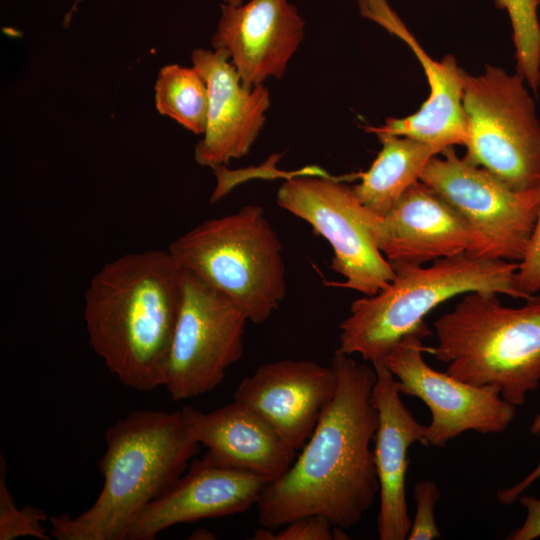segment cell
Wrapping results in <instances>:
<instances>
[{"instance_id":"obj_14","label":"cell","mask_w":540,"mask_h":540,"mask_svg":"<svg viewBox=\"0 0 540 540\" xmlns=\"http://www.w3.org/2000/svg\"><path fill=\"white\" fill-rule=\"evenodd\" d=\"M337 389L334 368L309 360L266 363L244 377L233 401L264 418L295 450L303 447Z\"/></svg>"},{"instance_id":"obj_19","label":"cell","mask_w":540,"mask_h":540,"mask_svg":"<svg viewBox=\"0 0 540 540\" xmlns=\"http://www.w3.org/2000/svg\"><path fill=\"white\" fill-rule=\"evenodd\" d=\"M181 410L193 437L207 448L202 458L210 463L272 481L296 458L297 450L264 418L235 401L207 413L191 406Z\"/></svg>"},{"instance_id":"obj_11","label":"cell","mask_w":540,"mask_h":540,"mask_svg":"<svg viewBox=\"0 0 540 540\" xmlns=\"http://www.w3.org/2000/svg\"><path fill=\"white\" fill-rule=\"evenodd\" d=\"M423 338L418 333L405 336L380 361L394 375L400 394L417 397L429 408L432 419L424 446L444 447L469 430L503 432L515 417V405L495 387L475 386L434 370L423 358L431 349Z\"/></svg>"},{"instance_id":"obj_24","label":"cell","mask_w":540,"mask_h":540,"mask_svg":"<svg viewBox=\"0 0 540 540\" xmlns=\"http://www.w3.org/2000/svg\"><path fill=\"white\" fill-rule=\"evenodd\" d=\"M414 500L416 502V515L412 521L408 540H433L439 538V532L434 516V508L440 499V491L437 485L428 480L418 482L414 488Z\"/></svg>"},{"instance_id":"obj_17","label":"cell","mask_w":540,"mask_h":540,"mask_svg":"<svg viewBox=\"0 0 540 540\" xmlns=\"http://www.w3.org/2000/svg\"><path fill=\"white\" fill-rule=\"evenodd\" d=\"M270 482L251 472L193 460L187 471L143 510L127 540H153L180 523L244 513Z\"/></svg>"},{"instance_id":"obj_7","label":"cell","mask_w":540,"mask_h":540,"mask_svg":"<svg viewBox=\"0 0 540 540\" xmlns=\"http://www.w3.org/2000/svg\"><path fill=\"white\" fill-rule=\"evenodd\" d=\"M525 79L486 65L463 70L468 140L463 157L518 191L540 188V121Z\"/></svg>"},{"instance_id":"obj_20","label":"cell","mask_w":540,"mask_h":540,"mask_svg":"<svg viewBox=\"0 0 540 540\" xmlns=\"http://www.w3.org/2000/svg\"><path fill=\"white\" fill-rule=\"evenodd\" d=\"M378 138L381 150L369 169L358 174L360 182L351 189L361 204L382 217L420 180L430 159L441 152L408 137L378 135Z\"/></svg>"},{"instance_id":"obj_21","label":"cell","mask_w":540,"mask_h":540,"mask_svg":"<svg viewBox=\"0 0 540 540\" xmlns=\"http://www.w3.org/2000/svg\"><path fill=\"white\" fill-rule=\"evenodd\" d=\"M155 105L194 134H204L208 114V90L202 75L194 68L166 65L158 73Z\"/></svg>"},{"instance_id":"obj_6","label":"cell","mask_w":540,"mask_h":540,"mask_svg":"<svg viewBox=\"0 0 540 540\" xmlns=\"http://www.w3.org/2000/svg\"><path fill=\"white\" fill-rule=\"evenodd\" d=\"M168 251L183 270L225 295L253 323L268 320L286 295L282 243L259 205L203 221Z\"/></svg>"},{"instance_id":"obj_29","label":"cell","mask_w":540,"mask_h":540,"mask_svg":"<svg viewBox=\"0 0 540 540\" xmlns=\"http://www.w3.org/2000/svg\"><path fill=\"white\" fill-rule=\"evenodd\" d=\"M257 529L253 534V539L255 540H275V533H273V529L263 527Z\"/></svg>"},{"instance_id":"obj_22","label":"cell","mask_w":540,"mask_h":540,"mask_svg":"<svg viewBox=\"0 0 540 540\" xmlns=\"http://www.w3.org/2000/svg\"><path fill=\"white\" fill-rule=\"evenodd\" d=\"M497 8L508 13L515 47L516 72L528 87L540 88V23L538 0H494Z\"/></svg>"},{"instance_id":"obj_27","label":"cell","mask_w":540,"mask_h":540,"mask_svg":"<svg viewBox=\"0 0 540 540\" xmlns=\"http://www.w3.org/2000/svg\"><path fill=\"white\" fill-rule=\"evenodd\" d=\"M520 504L526 508V518L523 524L513 530L509 540H533L540 537V499L534 496L523 495L518 498Z\"/></svg>"},{"instance_id":"obj_10","label":"cell","mask_w":540,"mask_h":540,"mask_svg":"<svg viewBox=\"0 0 540 540\" xmlns=\"http://www.w3.org/2000/svg\"><path fill=\"white\" fill-rule=\"evenodd\" d=\"M420 181L444 199L487 242L492 257L519 262L538 213L540 188L514 190L447 147L427 163Z\"/></svg>"},{"instance_id":"obj_28","label":"cell","mask_w":540,"mask_h":540,"mask_svg":"<svg viewBox=\"0 0 540 540\" xmlns=\"http://www.w3.org/2000/svg\"><path fill=\"white\" fill-rule=\"evenodd\" d=\"M531 432L533 434L540 433V414L534 418L531 424ZM538 478H540V463L527 477H525L515 486L498 490V501L504 505L513 504L516 500H518L521 494Z\"/></svg>"},{"instance_id":"obj_13","label":"cell","mask_w":540,"mask_h":540,"mask_svg":"<svg viewBox=\"0 0 540 540\" xmlns=\"http://www.w3.org/2000/svg\"><path fill=\"white\" fill-rule=\"evenodd\" d=\"M191 59L208 90L206 129L194 158L215 169L248 154L265 123L270 93L263 84L243 83L224 49H196Z\"/></svg>"},{"instance_id":"obj_15","label":"cell","mask_w":540,"mask_h":540,"mask_svg":"<svg viewBox=\"0 0 540 540\" xmlns=\"http://www.w3.org/2000/svg\"><path fill=\"white\" fill-rule=\"evenodd\" d=\"M377 242L390 263L423 265L462 253L492 257L484 238L420 180L380 217Z\"/></svg>"},{"instance_id":"obj_30","label":"cell","mask_w":540,"mask_h":540,"mask_svg":"<svg viewBox=\"0 0 540 540\" xmlns=\"http://www.w3.org/2000/svg\"><path fill=\"white\" fill-rule=\"evenodd\" d=\"M190 539H214V535L212 532L206 530V529H198L195 530L189 537Z\"/></svg>"},{"instance_id":"obj_31","label":"cell","mask_w":540,"mask_h":540,"mask_svg":"<svg viewBox=\"0 0 540 540\" xmlns=\"http://www.w3.org/2000/svg\"><path fill=\"white\" fill-rule=\"evenodd\" d=\"M225 3L230 5H241L243 3V0H224Z\"/></svg>"},{"instance_id":"obj_26","label":"cell","mask_w":540,"mask_h":540,"mask_svg":"<svg viewBox=\"0 0 540 540\" xmlns=\"http://www.w3.org/2000/svg\"><path fill=\"white\" fill-rule=\"evenodd\" d=\"M275 540H332L333 524L322 515L297 518L285 525Z\"/></svg>"},{"instance_id":"obj_5","label":"cell","mask_w":540,"mask_h":540,"mask_svg":"<svg viewBox=\"0 0 540 540\" xmlns=\"http://www.w3.org/2000/svg\"><path fill=\"white\" fill-rule=\"evenodd\" d=\"M495 293L469 292L434 322L430 349L446 372L475 386H492L521 405L540 382V297L519 308Z\"/></svg>"},{"instance_id":"obj_4","label":"cell","mask_w":540,"mask_h":540,"mask_svg":"<svg viewBox=\"0 0 540 540\" xmlns=\"http://www.w3.org/2000/svg\"><path fill=\"white\" fill-rule=\"evenodd\" d=\"M395 277L372 296L351 304L340 323L338 350L359 354L365 361H380L409 334L427 337L426 315L447 300L469 292H485L524 299L517 284L519 262L473 253L441 258L432 265L391 263ZM537 297V296H536Z\"/></svg>"},{"instance_id":"obj_3","label":"cell","mask_w":540,"mask_h":540,"mask_svg":"<svg viewBox=\"0 0 540 540\" xmlns=\"http://www.w3.org/2000/svg\"><path fill=\"white\" fill-rule=\"evenodd\" d=\"M105 438L102 490L78 516L50 518L51 536L58 540H127L143 510L187 471L200 447L182 410L132 411Z\"/></svg>"},{"instance_id":"obj_1","label":"cell","mask_w":540,"mask_h":540,"mask_svg":"<svg viewBox=\"0 0 540 540\" xmlns=\"http://www.w3.org/2000/svg\"><path fill=\"white\" fill-rule=\"evenodd\" d=\"M338 349L333 399L289 469L268 482L258 522L276 529L304 516L322 515L333 526H355L379 494L371 441L378 426L373 401L376 371Z\"/></svg>"},{"instance_id":"obj_33","label":"cell","mask_w":540,"mask_h":540,"mask_svg":"<svg viewBox=\"0 0 540 540\" xmlns=\"http://www.w3.org/2000/svg\"><path fill=\"white\" fill-rule=\"evenodd\" d=\"M78 1V0H77Z\"/></svg>"},{"instance_id":"obj_12","label":"cell","mask_w":540,"mask_h":540,"mask_svg":"<svg viewBox=\"0 0 540 540\" xmlns=\"http://www.w3.org/2000/svg\"><path fill=\"white\" fill-rule=\"evenodd\" d=\"M363 17L401 39L417 57L426 75L429 96L420 109L403 118L390 117L381 126H366L375 135L408 137L435 147L464 145L468 127L463 108V69L452 54L441 60L430 57L387 0H357Z\"/></svg>"},{"instance_id":"obj_8","label":"cell","mask_w":540,"mask_h":540,"mask_svg":"<svg viewBox=\"0 0 540 540\" xmlns=\"http://www.w3.org/2000/svg\"><path fill=\"white\" fill-rule=\"evenodd\" d=\"M277 203L328 241L330 267L345 279L337 285L372 296L392 282L395 271L377 242L380 216L351 187L324 174L291 176L278 189Z\"/></svg>"},{"instance_id":"obj_18","label":"cell","mask_w":540,"mask_h":540,"mask_svg":"<svg viewBox=\"0 0 540 540\" xmlns=\"http://www.w3.org/2000/svg\"><path fill=\"white\" fill-rule=\"evenodd\" d=\"M372 365L376 371L373 401L378 412L373 448L380 497L377 531L380 540H404L412 524L405 493L407 453L412 444H425L427 426L404 405L389 369L381 361Z\"/></svg>"},{"instance_id":"obj_9","label":"cell","mask_w":540,"mask_h":540,"mask_svg":"<svg viewBox=\"0 0 540 540\" xmlns=\"http://www.w3.org/2000/svg\"><path fill=\"white\" fill-rule=\"evenodd\" d=\"M245 314L225 295L183 270L179 312L163 384L174 401L211 392L243 354Z\"/></svg>"},{"instance_id":"obj_25","label":"cell","mask_w":540,"mask_h":540,"mask_svg":"<svg viewBox=\"0 0 540 540\" xmlns=\"http://www.w3.org/2000/svg\"><path fill=\"white\" fill-rule=\"evenodd\" d=\"M518 288L529 297L540 290V204L535 225L517 270Z\"/></svg>"},{"instance_id":"obj_16","label":"cell","mask_w":540,"mask_h":540,"mask_svg":"<svg viewBox=\"0 0 540 540\" xmlns=\"http://www.w3.org/2000/svg\"><path fill=\"white\" fill-rule=\"evenodd\" d=\"M305 22L288 0H250L221 5L214 49H224L243 83L281 78L304 35Z\"/></svg>"},{"instance_id":"obj_23","label":"cell","mask_w":540,"mask_h":540,"mask_svg":"<svg viewBox=\"0 0 540 540\" xmlns=\"http://www.w3.org/2000/svg\"><path fill=\"white\" fill-rule=\"evenodd\" d=\"M47 520L40 508L25 505L18 509L6 482V461L0 456V540H14L31 536L49 540V535L41 522Z\"/></svg>"},{"instance_id":"obj_2","label":"cell","mask_w":540,"mask_h":540,"mask_svg":"<svg viewBox=\"0 0 540 540\" xmlns=\"http://www.w3.org/2000/svg\"><path fill=\"white\" fill-rule=\"evenodd\" d=\"M182 283L183 269L168 250L124 254L91 278L84 296L89 342L124 386H162Z\"/></svg>"},{"instance_id":"obj_32","label":"cell","mask_w":540,"mask_h":540,"mask_svg":"<svg viewBox=\"0 0 540 540\" xmlns=\"http://www.w3.org/2000/svg\"><path fill=\"white\" fill-rule=\"evenodd\" d=\"M540 2V0H538Z\"/></svg>"}]
</instances>
